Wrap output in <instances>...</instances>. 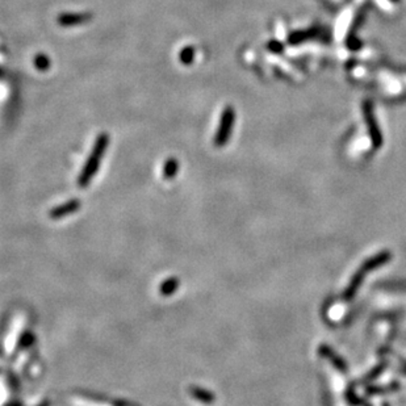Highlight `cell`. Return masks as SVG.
<instances>
[{
	"label": "cell",
	"mask_w": 406,
	"mask_h": 406,
	"mask_svg": "<svg viewBox=\"0 0 406 406\" xmlns=\"http://www.w3.org/2000/svg\"><path fill=\"white\" fill-rule=\"evenodd\" d=\"M179 171V162L174 158H170L165 162L163 166V176L165 179H174Z\"/></svg>",
	"instance_id": "obj_7"
},
{
	"label": "cell",
	"mask_w": 406,
	"mask_h": 406,
	"mask_svg": "<svg viewBox=\"0 0 406 406\" xmlns=\"http://www.w3.org/2000/svg\"><path fill=\"white\" fill-rule=\"evenodd\" d=\"M390 258H392V254H390L389 251H383L374 255L372 258L367 259V261L360 266V268L355 272L354 276H352L351 281L348 284V287L346 288L345 292H343V299H345V300H351L352 297L356 294L359 288H360L361 283L364 280L365 275L370 274V272L374 271L375 268L380 267V266L388 263Z\"/></svg>",
	"instance_id": "obj_2"
},
{
	"label": "cell",
	"mask_w": 406,
	"mask_h": 406,
	"mask_svg": "<svg viewBox=\"0 0 406 406\" xmlns=\"http://www.w3.org/2000/svg\"><path fill=\"white\" fill-rule=\"evenodd\" d=\"M233 124H234V110L232 106H228L223 113L221 117V123H219L218 130H217L214 143L216 146H224L226 141L229 139V135L232 133Z\"/></svg>",
	"instance_id": "obj_3"
},
{
	"label": "cell",
	"mask_w": 406,
	"mask_h": 406,
	"mask_svg": "<svg viewBox=\"0 0 406 406\" xmlns=\"http://www.w3.org/2000/svg\"><path fill=\"white\" fill-rule=\"evenodd\" d=\"M177 287H179V280H176L174 277H172V279H168V280H166L165 283L161 285V293L163 294V296H170V294L174 293Z\"/></svg>",
	"instance_id": "obj_8"
},
{
	"label": "cell",
	"mask_w": 406,
	"mask_h": 406,
	"mask_svg": "<svg viewBox=\"0 0 406 406\" xmlns=\"http://www.w3.org/2000/svg\"><path fill=\"white\" fill-rule=\"evenodd\" d=\"M191 392L195 396V398L203 401V402H213V400H214V397H213L212 393H209V392H206L204 389H200V388H194Z\"/></svg>",
	"instance_id": "obj_9"
},
{
	"label": "cell",
	"mask_w": 406,
	"mask_h": 406,
	"mask_svg": "<svg viewBox=\"0 0 406 406\" xmlns=\"http://www.w3.org/2000/svg\"><path fill=\"white\" fill-rule=\"evenodd\" d=\"M34 66L39 68L40 71H46L49 67H50V59H49L48 55L45 54L35 55Z\"/></svg>",
	"instance_id": "obj_11"
},
{
	"label": "cell",
	"mask_w": 406,
	"mask_h": 406,
	"mask_svg": "<svg viewBox=\"0 0 406 406\" xmlns=\"http://www.w3.org/2000/svg\"><path fill=\"white\" fill-rule=\"evenodd\" d=\"M195 59V49L192 46L184 48L180 53V62L183 65H191Z\"/></svg>",
	"instance_id": "obj_10"
},
{
	"label": "cell",
	"mask_w": 406,
	"mask_h": 406,
	"mask_svg": "<svg viewBox=\"0 0 406 406\" xmlns=\"http://www.w3.org/2000/svg\"><path fill=\"white\" fill-rule=\"evenodd\" d=\"M92 20V15L88 12H67L59 15L57 21L62 26H75L82 25Z\"/></svg>",
	"instance_id": "obj_4"
},
{
	"label": "cell",
	"mask_w": 406,
	"mask_h": 406,
	"mask_svg": "<svg viewBox=\"0 0 406 406\" xmlns=\"http://www.w3.org/2000/svg\"><path fill=\"white\" fill-rule=\"evenodd\" d=\"M81 208V201L78 200H71L67 201L63 205L57 206L55 209H53L50 212V217H53L54 219H58L63 216H67V214H71V213L77 212L78 209Z\"/></svg>",
	"instance_id": "obj_6"
},
{
	"label": "cell",
	"mask_w": 406,
	"mask_h": 406,
	"mask_svg": "<svg viewBox=\"0 0 406 406\" xmlns=\"http://www.w3.org/2000/svg\"><path fill=\"white\" fill-rule=\"evenodd\" d=\"M384 390H390V388H385ZM370 392H381V389H375V390H370Z\"/></svg>",
	"instance_id": "obj_12"
},
{
	"label": "cell",
	"mask_w": 406,
	"mask_h": 406,
	"mask_svg": "<svg viewBox=\"0 0 406 406\" xmlns=\"http://www.w3.org/2000/svg\"><path fill=\"white\" fill-rule=\"evenodd\" d=\"M108 145H109V135L106 133H101L97 137L94 149H92V152H91L90 157L86 162V166H84L81 175H79V179H78L79 187H86L91 181V179L94 177V175L96 174L97 170H99V166H100L101 158H103V155L105 154L106 149H108Z\"/></svg>",
	"instance_id": "obj_1"
},
{
	"label": "cell",
	"mask_w": 406,
	"mask_h": 406,
	"mask_svg": "<svg viewBox=\"0 0 406 406\" xmlns=\"http://www.w3.org/2000/svg\"><path fill=\"white\" fill-rule=\"evenodd\" d=\"M318 352H319V355L322 356V358H326L327 360L331 361V364L334 365V367H336L337 370H339L341 372L347 371V364L345 363V360H343L342 358H339L338 355H337L336 352L333 351V350L329 347V346L322 345L321 347L318 348Z\"/></svg>",
	"instance_id": "obj_5"
}]
</instances>
